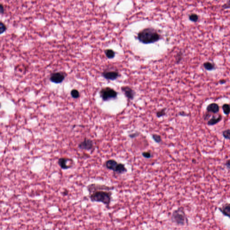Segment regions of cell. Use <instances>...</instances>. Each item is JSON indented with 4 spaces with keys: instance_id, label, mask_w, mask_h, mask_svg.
Wrapping results in <instances>:
<instances>
[{
    "instance_id": "cell-11",
    "label": "cell",
    "mask_w": 230,
    "mask_h": 230,
    "mask_svg": "<svg viewBox=\"0 0 230 230\" xmlns=\"http://www.w3.org/2000/svg\"><path fill=\"white\" fill-rule=\"evenodd\" d=\"M220 108L219 105L216 103H212L209 104L207 106L206 110L207 112H211L214 114H217L219 111Z\"/></svg>"
},
{
    "instance_id": "cell-9",
    "label": "cell",
    "mask_w": 230,
    "mask_h": 230,
    "mask_svg": "<svg viewBox=\"0 0 230 230\" xmlns=\"http://www.w3.org/2000/svg\"><path fill=\"white\" fill-rule=\"evenodd\" d=\"M122 91L125 96L129 100H133L135 95V92L132 89L128 86L122 87Z\"/></svg>"
},
{
    "instance_id": "cell-16",
    "label": "cell",
    "mask_w": 230,
    "mask_h": 230,
    "mask_svg": "<svg viewBox=\"0 0 230 230\" xmlns=\"http://www.w3.org/2000/svg\"><path fill=\"white\" fill-rule=\"evenodd\" d=\"M71 97L73 99H77L80 96V93H79V91L76 89H73L71 90Z\"/></svg>"
},
{
    "instance_id": "cell-25",
    "label": "cell",
    "mask_w": 230,
    "mask_h": 230,
    "mask_svg": "<svg viewBox=\"0 0 230 230\" xmlns=\"http://www.w3.org/2000/svg\"><path fill=\"white\" fill-rule=\"evenodd\" d=\"M140 134V133L136 132L134 133L131 134H129V136L130 137L131 139H134V138H136V137H138V136Z\"/></svg>"
},
{
    "instance_id": "cell-2",
    "label": "cell",
    "mask_w": 230,
    "mask_h": 230,
    "mask_svg": "<svg viewBox=\"0 0 230 230\" xmlns=\"http://www.w3.org/2000/svg\"><path fill=\"white\" fill-rule=\"evenodd\" d=\"M137 37L139 41L142 43L149 44L158 41L161 39V36L155 29L147 28L140 31Z\"/></svg>"
},
{
    "instance_id": "cell-4",
    "label": "cell",
    "mask_w": 230,
    "mask_h": 230,
    "mask_svg": "<svg viewBox=\"0 0 230 230\" xmlns=\"http://www.w3.org/2000/svg\"><path fill=\"white\" fill-rule=\"evenodd\" d=\"M171 220L178 226H183L187 224L188 219L183 208H179L172 213Z\"/></svg>"
},
{
    "instance_id": "cell-32",
    "label": "cell",
    "mask_w": 230,
    "mask_h": 230,
    "mask_svg": "<svg viewBox=\"0 0 230 230\" xmlns=\"http://www.w3.org/2000/svg\"><path fill=\"white\" fill-rule=\"evenodd\" d=\"M1 104L0 103V108H1Z\"/></svg>"
},
{
    "instance_id": "cell-26",
    "label": "cell",
    "mask_w": 230,
    "mask_h": 230,
    "mask_svg": "<svg viewBox=\"0 0 230 230\" xmlns=\"http://www.w3.org/2000/svg\"><path fill=\"white\" fill-rule=\"evenodd\" d=\"M230 1H228V2H227V3H225V4H224V5H223V6H222V8H223V9H229V8H230Z\"/></svg>"
},
{
    "instance_id": "cell-14",
    "label": "cell",
    "mask_w": 230,
    "mask_h": 230,
    "mask_svg": "<svg viewBox=\"0 0 230 230\" xmlns=\"http://www.w3.org/2000/svg\"><path fill=\"white\" fill-rule=\"evenodd\" d=\"M203 66L204 69L208 71H212L215 69L214 64L209 62H206L204 63Z\"/></svg>"
},
{
    "instance_id": "cell-7",
    "label": "cell",
    "mask_w": 230,
    "mask_h": 230,
    "mask_svg": "<svg viewBox=\"0 0 230 230\" xmlns=\"http://www.w3.org/2000/svg\"><path fill=\"white\" fill-rule=\"evenodd\" d=\"M74 161L71 158L67 157H61L58 161V164L62 169L64 170L69 169L73 166Z\"/></svg>"
},
{
    "instance_id": "cell-23",
    "label": "cell",
    "mask_w": 230,
    "mask_h": 230,
    "mask_svg": "<svg viewBox=\"0 0 230 230\" xmlns=\"http://www.w3.org/2000/svg\"><path fill=\"white\" fill-rule=\"evenodd\" d=\"M230 129H226V130H224L223 132V133H222L224 138L226 139H227V140H229L230 139Z\"/></svg>"
},
{
    "instance_id": "cell-10",
    "label": "cell",
    "mask_w": 230,
    "mask_h": 230,
    "mask_svg": "<svg viewBox=\"0 0 230 230\" xmlns=\"http://www.w3.org/2000/svg\"><path fill=\"white\" fill-rule=\"evenodd\" d=\"M103 76L106 79L110 80H115L119 76V73L116 71H105L103 73Z\"/></svg>"
},
{
    "instance_id": "cell-6",
    "label": "cell",
    "mask_w": 230,
    "mask_h": 230,
    "mask_svg": "<svg viewBox=\"0 0 230 230\" xmlns=\"http://www.w3.org/2000/svg\"><path fill=\"white\" fill-rule=\"evenodd\" d=\"M78 147L81 150L91 151L94 149V143L91 139L85 138L83 141L79 143Z\"/></svg>"
},
{
    "instance_id": "cell-30",
    "label": "cell",
    "mask_w": 230,
    "mask_h": 230,
    "mask_svg": "<svg viewBox=\"0 0 230 230\" xmlns=\"http://www.w3.org/2000/svg\"><path fill=\"white\" fill-rule=\"evenodd\" d=\"M219 83L220 84H221V85H223V84H225L226 83V81L224 80V79H221L219 81Z\"/></svg>"
},
{
    "instance_id": "cell-18",
    "label": "cell",
    "mask_w": 230,
    "mask_h": 230,
    "mask_svg": "<svg viewBox=\"0 0 230 230\" xmlns=\"http://www.w3.org/2000/svg\"><path fill=\"white\" fill-rule=\"evenodd\" d=\"M189 19L192 22H196L199 19V16L196 14H191L189 15Z\"/></svg>"
},
{
    "instance_id": "cell-13",
    "label": "cell",
    "mask_w": 230,
    "mask_h": 230,
    "mask_svg": "<svg viewBox=\"0 0 230 230\" xmlns=\"http://www.w3.org/2000/svg\"><path fill=\"white\" fill-rule=\"evenodd\" d=\"M223 119V117L221 116V115H219L218 117H212V118L209 120V121H208L207 125L209 126H213L214 125H216V124L219 123V122H220Z\"/></svg>"
},
{
    "instance_id": "cell-21",
    "label": "cell",
    "mask_w": 230,
    "mask_h": 230,
    "mask_svg": "<svg viewBox=\"0 0 230 230\" xmlns=\"http://www.w3.org/2000/svg\"><path fill=\"white\" fill-rule=\"evenodd\" d=\"M7 29L6 24L1 21H0V35L2 34Z\"/></svg>"
},
{
    "instance_id": "cell-27",
    "label": "cell",
    "mask_w": 230,
    "mask_h": 230,
    "mask_svg": "<svg viewBox=\"0 0 230 230\" xmlns=\"http://www.w3.org/2000/svg\"><path fill=\"white\" fill-rule=\"evenodd\" d=\"M5 12V9H4V6L1 3H0V14H3Z\"/></svg>"
},
{
    "instance_id": "cell-31",
    "label": "cell",
    "mask_w": 230,
    "mask_h": 230,
    "mask_svg": "<svg viewBox=\"0 0 230 230\" xmlns=\"http://www.w3.org/2000/svg\"><path fill=\"white\" fill-rule=\"evenodd\" d=\"M192 162L196 163V160H195V159H193V160H192Z\"/></svg>"
},
{
    "instance_id": "cell-12",
    "label": "cell",
    "mask_w": 230,
    "mask_h": 230,
    "mask_svg": "<svg viewBox=\"0 0 230 230\" xmlns=\"http://www.w3.org/2000/svg\"><path fill=\"white\" fill-rule=\"evenodd\" d=\"M219 210L225 216L230 217V205L227 203L224 204L222 206L219 208Z\"/></svg>"
},
{
    "instance_id": "cell-17",
    "label": "cell",
    "mask_w": 230,
    "mask_h": 230,
    "mask_svg": "<svg viewBox=\"0 0 230 230\" xmlns=\"http://www.w3.org/2000/svg\"><path fill=\"white\" fill-rule=\"evenodd\" d=\"M166 109H162L161 110L158 111L156 112V115L158 118H161V117L164 116L166 115Z\"/></svg>"
},
{
    "instance_id": "cell-28",
    "label": "cell",
    "mask_w": 230,
    "mask_h": 230,
    "mask_svg": "<svg viewBox=\"0 0 230 230\" xmlns=\"http://www.w3.org/2000/svg\"><path fill=\"white\" fill-rule=\"evenodd\" d=\"M179 115L181 116H187V114L185 111H181L179 112Z\"/></svg>"
},
{
    "instance_id": "cell-19",
    "label": "cell",
    "mask_w": 230,
    "mask_h": 230,
    "mask_svg": "<svg viewBox=\"0 0 230 230\" xmlns=\"http://www.w3.org/2000/svg\"><path fill=\"white\" fill-rule=\"evenodd\" d=\"M152 138L154 141L157 144H160L161 142V137L160 135L157 134H152Z\"/></svg>"
},
{
    "instance_id": "cell-24",
    "label": "cell",
    "mask_w": 230,
    "mask_h": 230,
    "mask_svg": "<svg viewBox=\"0 0 230 230\" xmlns=\"http://www.w3.org/2000/svg\"><path fill=\"white\" fill-rule=\"evenodd\" d=\"M142 156L146 159H150L152 157L151 153L149 151H144L142 152Z\"/></svg>"
},
{
    "instance_id": "cell-20",
    "label": "cell",
    "mask_w": 230,
    "mask_h": 230,
    "mask_svg": "<svg viewBox=\"0 0 230 230\" xmlns=\"http://www.w3.org/2000/svg\"><path fill=\"white\" fill-rule=\"evenodd\" d=\"M222 109L225 115H229L230 113V105L228 104H225L223 105L222 106Z\"/></svg>"
},
{
    "instance_id": "cell-3",
    "label": "cell",
    "mask_w": 230,
    "mask_h": 230,
    "mask_svg": "<svg viewBox=\"0 0 230 230\" xmlns=\"http://www.w3.org/2000/svg\"><path fill=\"white\" fill-rule=\"evenodd\" d=\"M104 166L107 169L113 171L114 174L116 175H121L127 172V169L124 164L118 163L114 159H109L106 161Z\"/></svg>"
},
{
    "instance_id": "cell-29",
    "label": "cell",
    "mask_w": 230,
    "mask_h": 230,
    "mask_svg": "<svg viewBox=\"0 0 230 230\" xmlns=\"http://www.w3.org/2000/svg\"><path fill=\"white\" fill-rule=\"evenodd\" d=\"M225 165V166H226V168H228V169H230V160H228V161H226V162Z\"/></svg>"
},
{
    "instance_id": "cell-1",
    "label": "cell",
    "mask_w": 230,
    "mask_h": 230,
    "mask_svg": "<svg viewBox=\"0 0 230 230\" xmlns=\"http://www.w3.org/2000/svg\"><path fill=\"white\" fill-rule=\"evenodd\" d=\"M114 186L98 184H91L87 186L89 197L93 202L101 203L109 208L112 201V191Z\"/></svg>"
},
{
    "instance_id": "cell-15",
    "label": "cell",
    "mask_w": 230,
    "mask_h": 230,
    "mask_svg": "<svg viewBox=\"0 0 230 230\" xmlns=\"http://www.w3.org/2000/svg\"><path fill=\"white\" fill-rule=\"evenodd\" d=\"M106 55L109 59H112L115 56V53L114 51L110 49H108L105 51Z\"/></svg>"
},
{
    "instance_id": "cell-8",
    "label": "cell",
    "mask_w": 230,
    "mask_h": 230,
    "mask_svg": "<svg viewBox=\"0 0 230 230\" xmlns=\"http://www.w3.org/2000/svg\"><path fill=\"white\" fill-rule=\"evenodd\" d=\"M65 76L63 72H57L53 73L50 77V80L56 84L60 83L64 81Z\"/></svg>"
},
{
    "instance_id": "cell-22",
    "label": "cell",
    "mask_w": 230,
    "mask_h": 230,
    "mask_svg": "<svg viewBox=\"0 0 230 230\" xmlns=\"http://www.w3.org/2000/svg\"><path fill=\"white\" fill-rule=\"evenodd\" d=\"M183 58V54L181 51H179L176 54V61L177 64H179L182 60Z\"/></svg>"
},
{
    "instance_id": "cell-5",
    "label": "cell",
    "mask_w": 230,
    "mask_h": 230,
    "mask_svg": "<svg viewBox=\"0 0 230 230\" xmlns=\"http://www.w3.org/2000/svg\"><path fill=\"white\" fill-rule=\"evenodd\" d=\"M100 96L103 101H110L116 99L117 93L113 89L108 87L104 88L100 90Z\"/></svg>"
}]
</instances>
